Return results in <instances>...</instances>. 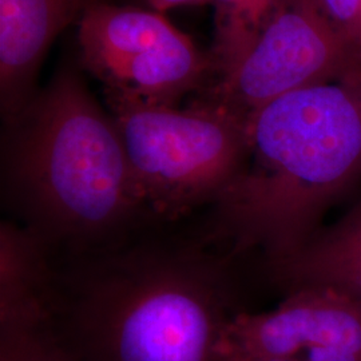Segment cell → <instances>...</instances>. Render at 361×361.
<instances>
[{"mask_svg": "<svg viewBox=\"0 0 361 361\" xmlns=\"http://www.w3.org/2000/svg\"><path fill=\"white\" fill-rule=\"evenodd\" d=\"M219 343L258 357L361 361V305L331 290L300 289L271 312L235 313Z\"/></svg>", "mask_w": 361, "mask_h": 361, "instance_id": "cell-7", "label": "cell"}, {"mask_svg": "<svg viewBox=\"0 0 361 361\" xmlns=\"http://www.w3.org/2000/svg\"><path fill=\"white\" fill-rule=\"evenodd\" d=\"M83 1H85V3L89 6V4H91V3H95V1H107V0H83Z\"/></svg>", "mask_w": 361, "mask_h": 361, "instance_id": "cell-16", "label": "cell"}, {"mask_svg": "<svg viewBox=\"0 0 361 361\" xmlns=\"http://www.w3.org/2000/svg\"><path fill=\"white\" fill-rule=\"evenodd\" d=\"M152 8L158 11V13H164L166 10H170L173 7H178V6H185V4H205L210 3V0H146Z\"/></svg>", "mask_w": 361, "mask_h": 361, "instance_id": "cell-15", "label": "cell"}, {"mask_svg": "<svg viewBox=\"0 0 361 361\" xmlns=\"http://www.w3.org/2000/svg\"><path fill=\"white\" fill-rule=\"evenodd\" d=\"M78 43L82 66L104 91L146 104L177 106L214 78L210 52L158 11L91 3L79 19Z\"/></svg>", "mask_w": 361, "mask_h": 361, "instance_id": "cell-5", "label": "cell"}, {"mask_svg": "<svg viewBox=\"0 0 361 361\" xmlns=\"http://www.w3.org/2000/svg\"><path fill=\"white\" fill-rule=\"evenodd\" d=\"M213 361H293L284 360V359H271V357H258V356H252V355H246L243 352L234 350L229 348L224 344L219 343L216 353H214V360Z\"/></svg>", "mask_w": 361, "mask_h": 361, "instance_id": "cell-14", "label": "cell"}, {"mask_svg": "<svg viewBox=\"0 0 361 361\" xmlns=\"http://www.w3.org/2000/svg\"><path fill=\"white\" fill-rule=\"evenodd\" d=\"M360 59L314 0H285L238 65L200 91L195 102L249 122L274 99L336 77Z\"/></svg>", "mask_w": 361, "mask_h": 361, "instance_id": "cell-6", "label": "cell"}, {"mask_svg": "<svg viewBox=\"0 0 361 361\" xmlns=\"http://www.w3.org/2000/svg\"><path fill=\"white\" fill-rule=\"evenodd\" d=\"M247 137L245 165L212 205L202 238L229 258L259 252L268 267L322 229L326 210L361 180V59L262 107Z\"/></svg>", "mask_w": 361, "mask_h": 361, "instance_id": "cell-3", "label": "cell"}, {"mask_svg": "<svg viewBox=\"0 0 361 361\" xmlns=\"http://www.w3.org/2000/svg\"><path fill=\"white\" fill-rule=\"evenodd\" d=\"M87 4L83 0H0V106L3 121L34 95L35 78L55 38Z\"/></svg>", "mask_w": 361, "mask_h": 361, "instance_id": "cell-8", "label": "cell"}, {"mask_svg": "<svg viewBox=\"0 0 361 361\" xmlns=\"http://www.w3.org/2000/svg\"><path fill=\"white\" fill-rule=\"evenodd\" d=\"M0 361H75L52 325L50 312L0 319Z\"/></svg>", "mask_w": 361, "mask_h": 361, "instance_id": "cell-12", "label": "cell"}, {"mask_svg": "<svg viewBox=\"0 0 361 361\" xmlns=\"http://www.w3.org/2000/svg\"><path fill=\"white\" fill-rule=\"evenodd\" d=\"M329 25L361 55V0H314Z\"/></svg>", "mask_w": 361, "mask_h": 361, "instance_id": "cell-13", "label": "cell"}, {"mask_svg": "<svg viewBox=\"0 0 361 361\" xmlns=\"http://www.w3.org/2000/svg\"><path fill=\"white\" fill-rule=\"evenodd\" d=\"M1 198L54 259L116 247L154 221L113 116L71 66L4 122Z\"/></svg>", "mask_w": 361, "mask_h": 361, "instance_id": "cell-2", "label": "cell"}, {"mask_svg": "<svg viewBox=\"0 0 361 361\" xmlns=\"http://www.w3.org/2000/svg\"><path fill=\"white\" fill-rule=\"evenodd\" d=\"M104 99L154 221H177L212 207L245 165L247 122L219 107L193 101L178 109L109 91Z\"/></svg>", "mask_w": 361, "mask_h": 361, "instance_id": "cell-4", "label": "cell"}, {"mask_svg": "<svg viewBox=\"0 0 361 361\" xmlns=\"http://www.w3.org/2000/svg\"><path fill=\"white\" fill-rule=\"evenodd\" d=\"M55 259L22 225L0 226V319L50 310Z\"/></svg>", "mask_w": 361, "mask_h": 361, "instance_id": "cell-10", "label": "cell"}, {"mask_svg": "<svg viewBox=\"0 0 361 361\" xmlns=\"http://www.w3.org/2000/svg\"><path fill=\"white\" fill-rule=\"evenodd\" d=\"M285 293L323 289L361 305V201L293 255L267 267Z\"/></svg>", "mask_w": 361, "mask_h": 361, "instance_id": "cell-9", "label": "cell"}, {"mask_svg": "<svg viewBox=\"0 0 361 361\" xmlns=\"http://www.w3.org/2000/svg\"><path fill=\"white\" fill-rule=\"evenodd\" d=\"M134 240L55 261L50 314L75 361H213L232 312L229 257Z\"/></svg>", "mask_w": 361, "mask_h": 361, "instance_id": "cell-1", "label": "cell"}, {"mask_svg": "<svg viewBox=\"0 0 361 361\" xmlns=\"http://www.w3.org/2000/svg\"><path fill=\"white\" fill-rule=\"evenodd\" d=\"M284 1L210 0V4L214 6V42L210 51L214 78L212 82L228 75L238 65L271 15Z\"/></svg>", "mask_w": 361, "mask_h": 361, "instance_id": "cell-11", "label": "cell"}]
</instances>
